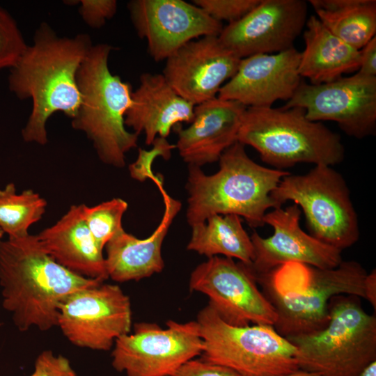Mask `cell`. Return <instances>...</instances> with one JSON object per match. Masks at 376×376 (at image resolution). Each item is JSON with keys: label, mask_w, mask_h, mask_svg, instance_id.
Wrapping results in <instances>:
<instances>
[{"label": "cell", "mask_w": 376, "mask_h": 376, "mask_svg": "<svg viewBox=\"0 0 376 376\" xmlns=\"http://www.w3.org/2000/svg\"><path fill=\"white\" fill-rule=\"evenodd\" d=\"M127 207V203L120 198H113L93 207L84 205V215L86 224L102 249L123 229L122 219Z\"/></svg>", "instance_id": "4316f807"}, {"label": "cell", "mask_w": 376, "mask_h": 376, "mask_svg": "<svg viewBox=\"0 0 376 376\" xmlns=\"http://www.w3.org/2000/svg\"><path fill=\"white\" fill-rule=\"evenodd\" d=\"M301 210L293 204L267 212L265 224L274 233L262 237L254 232L250 236L254 258L249 267L254 276L263 274L288 263H299L322 269L337 267L343 261L341 251L304 232L299 226Z\"/></svg>", "instance_id": "2e32d148"}, {"label": "cell", "mask_w": 376, "mask_h": 376, "mask_svg": "<svg viewBox=\"0 0 376 376\" xmlns=\"http://www.w3.org/2000/svg\"><path fill=\"white\" fill-rule=\"evenodd\" d=\"M367 274L358 262L343 260L329 269L288 263L254 276L276 311L274 329L287 338L324 329L329 321V302L333 297L365 299Z\"/></svg>", "instance_id": "3957f363"}, {"label": "cell", "mask_w": 376, "mask_h": 376, "mask_svg": "<svg viewBox=\"0 0 376 376\" xmlns=\"http://www.w3.org/2000/svg\"><path fill=\"white\" fill-rule=\"evenodd\" d=\"M240 58L218 36L191 40L166 59L163 76L182 98L198 105L217 97L236 72Z\"/></svg>", "instance_id": "e0dca14e"}, {"label": "cell", "mask_w": 376, "mask_h": 376, "mask_svg": "<svg viewBox=\"0 0 376 376\" xmlns=\"http://www.w3.org/2000/svg\"><path fill=\"white\" fill-rule=\"evenodd\" d=\"M276 376H322L318 373L299 370L297 371Z\"/></svg>", "instance_id": "8d00e7d4"}, {"label": "cell", "mask_w": 376, "mask_h": 376, "mask_svg": "<svg viewBox=\"0 0 376 376\" xmlns=\"http://www.w3.org/2000/svg\"><path fill=\"white\" fill-rule=\"evenodd\" d=\"M102 281L77 275L59 265L43 251L35 235L0 240L2 306L21 331L56 327L65 300Z\"/></svg>", "instance_id": "7a4b0ae2"}, {"label": "cell", "mask_w": 376, "mask_h": 376, "mask_svg": "<svg viewBox=\"0 0 376 376\" xmlns=\"http://www.w3.org/2000/svg\"><path fill=\"white\" fill-rule=\"evenodd\" d=\"M26 47L15 19L0 7V70L11 68Z\"/></svg>", "instance_id": "83f0119b"}, {"label": "cell", "mask_w": 376, "mask_h": 376, "mask_svg": "<svg viewBox=\"0 0 376 376\" xmlns=\"http://www.w3.org/2000/svg\"><path fill=\"white\" fill-rule=\"evenodd\" d=\"M298 72L311 84L328 83L360 66L361 52L331 33L316 15L307 19Z\"/></svg>", "instance_id": "603a6c76"}, {"label": "cell", "mask_w": 376, "mask_h": 376, "mask_svg": "<svg viewBox=\"0 0 376 376\" xmlns=\"http://www.w3.org/2000/svg\"><path fill=\"white\" fill-rule=\"evenodd\" d=\"M127 8L136 32L155 61L166 60L187 42L219 36L224 26L194 3L183 0H133Z\"/></svg>", "instance_id": "5bb4252c"}, {"label": "cell", "mask_w": 376, "mask_h": 376, "mask_svg": "<svg viewBox=\"0 0 376 376\" xmlns=\"http://www.w3.org/2000/svg\"><path fill=\"white\" fill-rule=\"evenodd\" d=\"M149 179L162 196L163 216L156 229L146 238H137L123 229L107 243L104 257L107 275L116 282L139 281L161 272L164 267L162 244L181 209V203L166 192L160 175L153 173Z\"/></svg>", "instance_id": "ffe728a7"}, {"label": "cell", "mask_w": 376, "mask_h": 376, "mask_svg": "<svg viewBox=\"0 0 376 376\" xmlns=\"http://www.w3.org/2000/svg\"><path fill=\"white\" fill-rule=\"evenodd\" d=\"M365 299L368 301L374 310L376 309V272L375 269L368 273L365 280Z\"/></svg>", "instance_id": "e575fe53"}, {"label": "cell", "mask_w": 376, "mask_h": 376, "mask_svg": "<svg viewBox=\"0 0 376 376\" xmlns=\"http://www.w3.org/2000/svg\"><path fill=\"white\" fill-rule=\"evenodd\" d=\"M171 376H242L234 370L210 363L203 359H192L182 364Z\"/></svg>", "instance_id": "d6a6232c"}, {"label": "cell", "mask_w": 376, "mask_h": 376, "mask_svg": "<svg viewBox=\"0 0 376 376\" xmlns=\"http://www.w3.org/2000/svg\"><path fill=\"white\" fill-rule=\"evenodd\" d=\"M237 141L253 147L266 164L282 170L298 163L333 166L345 148L340 136L306 117L303 108L247 107Z\"/></svg>", "instance_id": "8992f818"}, {"label": "cell", "mask_w": 376, "mask_h": 376, "mask_svg": "<svg viewBox=\"0 0 376 376\" xmlns=\"http://www.w3.org/2000/svg\"><path fill=\"white\" fill-rule=\"evenodd\" d=\"M303 108L314 122L330 120L348 136L373 135L376 128V77L358 72L321 84L301 81L283 107Z\"/></svg>", "instance_id": "4fadbf2b"}, {"label": "cell", "mask_w": 376, "mask_h": 376, "mask_svg": "<svg viewBox=\"0 0 376 376\" xmlns=\"http://www.w3.org/2000/svg\"><path fill=\"white\" fill-rule=\"evenodd\" d=\"M359 376H376V360L366 366Z\"/></svg>", "instance_id": "d590c367"}, {"label": "cell", "mask_w": 376, "mask_h": 376, "mask_svg": "<svg viewBox=\"0 0 376 376\" xmlns=\"http://www.w3.org/2000/svg\"><path fill=\"white\" fill-rule=\"evenodd\" d=\"M29 376H77V373L65 357L46 350L36 357Z\"/></svg>", "instance_id": "4dcf8cb0"}, {"label": "cell", "mask_w": 376, "mask_h": 376, "mask_svg": "<svg viewBox=\"0 0 376 376\" xmlns=\"http://www.w3.org/2000/svg\"><path fill=\"white\" fill-rule=\"evenodd\" d=\"M0 326H1V323H0Z\"/></svg>", "instance_id": "f35d334b"}, {"label": "cell", "mask_w": 376, "mask_h": 376, "mask_svg": "<svg viewBox=\"0 0 376 376\" xmlns=\"http://www.w3.org/2000/svg\"><path fill=\"white\" fill-rule=\"evenodd\" d=\"M4 235V233L3 232V230L0 228V240L2 238V237Z\"/></svg>", "instance_id": "74e56055"}, {"label": "cell", "mask_w": 376, "mask_h": 376, "mask_svg": "<svg viewBox=\"0 0 376 376\" xmlns=\"http://www.w3.org/2000/svg\"><path fill=\"white\" fill-rule=\"evenodd\" d=\"M113 346V368L126 376H171L182 364L201 356L203 340L196 321L169 320L163 328L141 322Z\"/></svg>", "instance_id": "30bf717a"}, {"label": "cell", "mask_w": 376, "mask_h": 376, "mask_svg": "<svg viewBox=\"0 0 376 376\" xmlns=\"http://www.w3.org/2000/svg\"><path fill=\"white\" fill-rule=\"evenodd\" d=\"M129 297L116 284L97 283L70 295L59 309L57 326L74 345L108 351L132 325Z\"/></svg>", "instance_id": "8fae6325"}, {"label": "cell", "mask_w": 376, "mask_h": 376, "mask_svg": "<svg viewBox=\"0 0 376 376\" xmlns=\"http://www.w3.org/2000/svg\"><path fill=\"white\" fill-rule=\"evenodd\" d=\"M219 162V169L212 175L188 166V224L204 223L214 214H235L252 228L263 227L267 210L280 207L271 194L290 173L256 163L238 141L222 153Z\"/></svg>", "instance_id": "277c9868"}, {"label": "cell", "mask_w": 376, "mask_h": 376, "mask_svg": "<svg viewBox=\"0 0 376 376\" xmlns=\"http://www.w3.org/2000/svg\"><path fill=\"white\" fill-rule=\"evenodd\" d=\"M92 46L88 35L61 37L47 23L36 31L33 45H27L8 76L10 91L19 99L32 100L22 132L26 142H48L46 123L53 113L75 116L81 101L77 72Z\"/></svg>", "instance_id": "6da1fadb"}, {"label": "cell", "mask_w": 376, "mask_h": 376, "mask_svg": "<svg viewBox=\"0 0 376 376\" xmlns=\"http://www.w3.org/2000/svg\"><path fill=\"white\" fill-rule=\"evenodd\" d=\"M189 290L205 295L209 305L228 324L274 326L276 311L258 287L247 265L233 258L214 256L192 271Z\"/></svg>", "instance_id": "7c38bea8"}, {"label": "cell", "mask_w": 376, "mask_h": 376, "mask_svg": "<svg viewBox=\"0 0 376 376\" xmlns=\"http://www.w3.org/2000/svg\"><path fill=\"white\" fill-rule=\"evenodd\" d=\"M279 207L288 201L304 212L309 234L342 251L359 237L357 214L342 175L327 165H315L304 175L283 177L271 194Z\"/></svg>", "instance_id": "9c48e42d"}, {"label": "cell", "mask_w": 376, "mask_h": 376, "mask_svg": "<svg viewBox=\"0 0 376 376\" xmlns=\"http://www.w3.org/2000/svg\"><path fill=\"white\" fill-rule=\"evenodd\" d=\"M360 66L358 73L376 77V37H373L361 50Z\"/></svg>", "instance_id": "836d02e7"}, {"label": "cell", "mask_w": 376, "mask_h": 376, "mask_svg": "<svg viewBox=\"0 0 376 376\" xmlns=\"http://www.w3.org/2000/svg\"><path fill=\"white\" fill-rule=\"evenodd\" d=\"M329 321L319 331L286 338L296 347L300 370L322 376H359L376 360V316L360 297L339 295L329 302Z\"/></svg>", "instance_id": "52a82bcc"}, {"label": "cell", "mask_w": 376, "mask_h": 376, "mask_svg": "<svg viewBox=\"0 0 376 376\" xmlns=\"http://www.w3.org/2000/svg\"><path fill=\"white\" fill-rule=\"evenodd\" d=\"M132 99L125 125L138 135L143 133L148 146L157 137L166 139L172 128L180 123H190L194 117L195 105L180 97L162 74H142Z\"/></svg>", "instance_id": "44dd1931"}, {"label": "cell", "mask_w": 376, "mask_h": 376, "mask_svg": "<svg viewBox=\"0 0 376 376\" xmlns=\"http://www.w3.org/2000/svg\"><path fill=\"white\" fill-rule=\"evenodd\" d=\"M112 49L105 43L93 45L81 64L77 75L81 101L72 126L86 134L103 163L122 168L125 154L137 146L139 135L125 125L132 90L109 70Z\"/></svg>", "instance_id": "5b68a950"}, {"label": "cell", "mask_w": 376, "mask_h": 376, "mask_svg": "<svg viewBox=\"0 0 376 376\" xmlns=\"http://www.w3.org/2000/svg\"><path fill=\"white\" fill-rule=\"evenodd\" d=\"M307 13L304 0H260L245 16L224 27L218 37L240 59L278 53L293 47Z\"/></svg>", "instance_id": "9a60e30c"}, {"label": "cell", "mask_w": 376, "mask_h": 376, "mask_svg": "<svg viewBox=\"0 0 376 376\" xmlns=\"http://www.w3.org/2000/svg\"><path fill=\"white\" fill-rule=\"evenodd\" d=\"M259 1L260 0H194L192 2L214 19L219 22L226 21L230 24L245 16Z\"/></svg>", "instance_id": "f1b7e54d"}, {"label": "cell", "mask_w": 376, "mask_h": 376, "mask_svg": "<svg viewBox=\"0 0 376 376\" xmlns=\"http://www.w3.org/2000/svg\"><path fill=\"white\" fill-rule=\"evenodd\" d=\"M152 145L153 147L150 150L139 148L136 160L130 165V175L134 179L142 182L149 178L153 174L151 166L155 159L161 156L168 159L172 150L175 148V145L169 143L166 139L162 137H157Z\"/></svg>", "instance_id": "f546056e"}, {"label": "cell", "mask_w": 376, "mask_h": 376, "mask_svg": "<svg viewBox=\"0 0 376 376\" xmlns=\"http://www.w3.org/2000/svg\"><path fill=\"white\" fill-rule=\"evenodd\" d=\"M79 14L91 27L100 28L107 19L114 16L117 10L115 0H81Z\"/></svg>", "instance_id": "1f68e13d"}, {"label": "cell", "mask_w": 376, "mask_h": 376, "mask_svg": "<svg viewBox=\"0 0 376 376\" xmlns=\"http://www.w3.org/2000/svg\"><path fill=\"white\" fill-rule=\"evenodd\" d=\"M316 17L336 37L361 50L376 33L375 0H310Z\"/></svg>", "instance_id": "d4e9b609"}, {"label": "cell", "mask_w": 376, "mask_h": 376, "mask_svg": "<svg viewBox=\"0 0 376 376\" xmlns=\"http://www.w3.org/2000/svg\"><path fill=\"white\" fill-rule=\"evenodd\" d=\"M84 204L73 205L54 225L38 235L40 246L69 271L91 279L108 278L105 257L84 218Z\"/></svg>", "instance_id": "7402d4cb"}, {"label": "cell", "mask_w": 376, "mask_h": 376, "mask_svg": "<svg viewBox=\"0 0 376 376\" xmlns=\"http://www.w3.org/2000/svg\"><path fill=\"white\" fill-rule=\"evenodd\" d=\"M191 228V238L187 247L189 251L207 258L223 256L236 258L247 265L251 264L254 249L251 237L242 226L240 217L214 214L204 223Z\"/></svg>", "instance_id": "cb8c5ba5"}, {"label": "cell", "mask_w": 376, "mask_h": 376, "mask_svg": "<svg viewBox=\"0 0 376 376\" xmlns=\"http://www.w3.org/2000/svg\"><path fill=\"white\" fill-rule=\"evenodd\" d=\"M203 340L201 359L242 376H276L297 371V349L274 326H235L208 304L196 320Z\"/></svg>", "instance_id": "ba28073f"}, {"label": "cell", "mask_w": 376, "mask_h": 376, "mask_svg": "<svg viewBox=\"0 0 376 376\" xmlns=\"http://www.w3.org/2000/svg\"><path fill=\"white\" fill-rule=\"evenodd\" d=\"M46 201L32 189L17 194L14 183L0 189V228L8 237L29 235V227L45 212Z\"/></svg>", "instance_id": "484cf974"}, {"label": "cell", "mask_w": 376, "mask_h": 376, "mask_svg": "<svg viewBox=\"0 0 376 376\" xmlns=\"http://www.w3.org/2000/svg\"><path fill=\"white\" fill-rule=\"evenodd\" d=\"M246 107L217 97L196 105L187 128L176 127L178 149L188 166H202L219 161L222 153L237 141Z\"/></svg>", "instance_id": "d6986e66"}, {"label": "cell", "mask_w": 376, "mask_h": 376, "mask_svg": "<svg viewBox=\"0 0 376 376\" xmlns=\"http://www.w3.org/2000/svg\"><path fill=\"white\" fill-rule=\"evenodd\" d=\"M299 60L300 52L294 47L242 58L217 97L246 107H271L277 100L288 101L302 81L298 72Z\"/></svg>", "instance_id": "ac0fdd59"}]
</instances>
